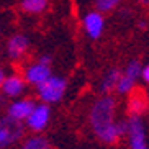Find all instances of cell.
I'll use <instances>...</instances> for the list:
<instances>
[{
    "label": "cell",
    "instance_id": "cell-11",
    "mask_svg": "<svg viewBox=\"0 0 149 149\" xmlns=\"http://www.w3.org/2000/svg\"><path fill=\"white\" fill-rule=\"evenodd\" d=\"M2 88H3V92L10 97H17L22 93V90L25 88V82H23L20 77L17 75H12L8 79H5L2 82Z\"/></svg>",
    "mask_w": 149,
    "mask_h": 149
},
{
    "label": "cell",
    "instance_id": "cell-6",
    "mask_svg": "<svg viewBox=\"0 0 149 149\" xmlns=\"http://www.w3.org/2000/svg\"><path fill=\"white\" fill-rule=\"evenodd\" d=\"M48 120H49V107L40 105V107H35L33 111L30 113V116H28V125H30L31 130L41 131L48 125Z\"/></svg>",
    "mask_w": 149,
    "mask_h": 149
},
{
    "label": "cell",
    "instance_id": "cell-12",
    "mask_svg": "<svg viewBox=\"0 0 149 149\" xmlns=\"http://www.w3.org/2000/svg\"><path fill=\"white\" fill-rule=\"evenodd\" d=\"M120 75H121V72H120L118 69L110 70L108 75L103 79L102 90H103V92H111L113 88H116V85H118V80H120Z\"/></svg>",
    "mask_w": 149,
    "mask_h": 149
},
{
    "label": "cell",
    "instance_id": "cell-10",
    "mask_svg": "<svg viewBox=\"0 0 149 149\" xmlns=\"http://www.w3.org/2000/svg\"><path fill=\"white\" fill-rule=\"evenodd\" d=\"M26 48H28V40L23 35H15L13 38H10L8 46H7L10 57H13V59L22 56L26 51Z\"/></svg>",
    "mask_w": 149,
    "mask_h": 149
},
{
    "label": "cell",
    "instance_id": "cell-8",
    "mask_svg": "<svg viewBox=\"0 0 149 149\" xmlns=\"http://www.w3.org/2000/svg\"><path fill=\"white\" fill-rule=\"evenodd\" d=\"M51 77V67L49 66H44V64H35V66H31L30 69L26 70V79L28 82L31 84H43L44 80H48Z\"/></svg>",
    "mask_w": 149,
    "mask_h": 149
},
{
    "label": "cell",
    "instance_id": "cell-9",
    "mask_svg": "<svg viewBox=\"0 0 149 149\" xmlns=\"http://www.w3.org/2000/svg\"><path fill=\"white\" fill-rule=\"evenodd\" d=\"M84 23H85V30L90 35V38H98L100 36L102 30H103V18H102L100 13H97V12L88 13Z\"/></svg>",
    "mask_w": 149,
    "mask_h": 149
},
{
    "label": "cell",
    "instance_id": "cell-7",
    "mask_svg": "<svg viewBox=\"0 0 149 149\" xmlns=\"http://www.w3.org/2000/svg\"><path fill=\"white\" fill-rule=\"evenodd\" d=\"M35 108V103L30 100H20V102H15L12 105L8 107V116L12 118L18 120V121H22V120L28 118L30 113L33 111Z\"/></svg>",
    "mask_w": 149,
    "mask_h": 149
},
{
    "label": "cell",
    "instance_id": "cell-14",
    "mask_svg": "<svg viewBox=\"0 0 149 149\" xmlns=\"http://www.w3.org/2000/svg\"><path fill=\"white\" fill-rule=\"evenodd\" d=\"M22 149H51L49 143L41 136H35V138H30V139L23 144Z\"/></svg>",
    "mask_w": 149,
    "mask_h": 149
},
{
    "label": "cell",
    "instance_id": "cell-16",
    "mask_svg": "<svg viewBox=\"0 0 149 149\" xmlns=\"http://www.w3.org/2000/svg\"><path fill=\"white\" fill-rule=\"evenodd\" d=\"M141 72H143V77H144L146 82H149V66H146L144 69H141Z\"/></svg>",
    "mask_w": 149,
    "mask_h": 149
},
{
    "label": "cell",
    "instance_id": "cell-17",
    "mask_svg": "<svg viewBox=\"0 0 149 149\" xmlns=\"http://www.w3.org/2000/svg\"><path fill=\"white\" fill-rule=\"evenodd\" d=\"M40 64H44V66H49V64H51V57H49V56L41 57V59H40Z\"/></svg>",
    "mask_w": 149,
    "mask_h": 149
},
{
    "label": "cell",
    "instance_id": "cell-1",
    "mask_svg": "<svg viewBox=\"0 0 149 149\" xmlns=\"http://www.w3.org/2000/svg\"><path fill=\"white\" fill-rule=\"evenodd\" d=\"M115 98L110 95L102 97L90 110V125L97 138L107 144H113L120 138L118 125L115 123Z\"/></svg>",
    "mask_w": 149,
    "mask_h": 149
},
{
    "label": "cell",
    "instance_id": "cell-5",
    "mask_svg": "<svg viewBox=\"0 0 149 149\" xmlns=\"http://www.w3.org/2000/svg\"><path fill=\"white\" fill-rule=\"evenodd\" d=\"M130 98H128V111L131 113V116H138L143 111L148 110L149 98L146 95V92L139 87H133L130 90Z\"/></svg>",
    "mask_w": 149,
    "mask_h": 149
},
{
    "label": "cell",
    "instance_id": "cell-2",
    "mask_svg": "<svg viewBox=\"0 0 149 149\" xmlns=\"http://www.w3.org/2000/svg\"><path fill=\"white\" fill-rule=\"evenodd\" d=\"M23 131H25V128H23L22 121H18L12 116L0 118V149L17 143L23 136Z\"/></svg>",
    "mask_w": 149,
    "mask_h": 149
},
{
    "label": "cell",
    "instance_id": "cell-13",
    "mask_svg": "<svg viewBox=\"0 0 149 149\" xmlns=\"http://www.w3.org/2000/svg\"><path fill=\"white\" fill-rule=\"evenodd\" d=\"M22 7L30 13H40L46 8V0H23Z\"/></svg>",
    "mask_w": 149,
    "mask_h": 149
},
{
    "label": "cell",
    "instance_id": "cell-18",
    "mask_svg": "<svg viewBox=\"0 0 149 149\" xmlns=\"http://www.w3.org/2000/svg\"><path fill=\"white\" fill-rule=\"evenodd\" d=\"M5 80V74H3V70H2V67H0V87H2V82Z\"/></svg>",
    "mask_w": 149,
    "mask_h": 149
},
{
    "label": "cell",
    "instance_id": "cell-4",
    "mask_svg": "<svg viewBox=\"0 0 149 149\" xmlns=\"http://www.w3.org/2000/svg\"><path fill=\"white\" fill-rule=\"evenodd\" d=\"M126 133L130 136L131 149H148L144 141V126L138 116H131L126 123Z\"/></svg>",
    "mask_w": 149,
    "mask_h": 149
},
{
    "label": "cell",
    "instance_id": "cell-15",
    "mask_svg": "<svg viewBox=\"0 0 149 149\" xmlns=\"http://www.w3.org/2000/svg\"><path fill=\"white\" fill-rule=\"evenodd\" d=\"M120 2H121V0H95V7L100 10V12H110V10H113Z\"/></svg>",
    "mask_w": 149,
    "mask_h": 149
},
{
    "label": "cell",
    "instance_id": "cell-19",
    "mask_svg": "<svg viewBox=\"0 0 149 149\" xmlns=\"http://www.w3.org/2000/svg\"><path fill=\"white\" fill-rule=\"evenodd\" d=\"M141 5H146V7H149V0H138Z\"/></svg>",
    "mask_w": 149,
    "mask_h": 149
},
{
    "label": "cell",
    "instance_id": "cell-3",
    "mask_svg": "<svg viewBox=\"0 0 149 149\" xmlns=\"http://www.w3.org/2000/svg\"><path fill=\"white\" fill-rule=\"evenodd\" d=\"M64 90H66V80L59 77H49L48 80L38 85L40 97L44 102H59L64 95Z\"/></svg>",
    "mask_w": 149,
    "mask_h": 149
}]
</instances>
